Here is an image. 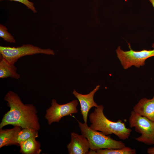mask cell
Wrapping results in <instances>:
<instances>
[{"label": "cell", "instance_id": "cell-20", "mask_svg": "<svg viewBox=\"0 0 154 154\" xmlns=\"http://www.w3.org/2000/svg\"><path fill=\"white\" fill-rule=\"evenodd\" d=\"M152 47L153 48H154V43H153L152 45Z\"/></svg>", "mask_w": 154, "mask_h": 154}, {"label": "cell", "instance_id": "cell-12", "mask_svg": "<svg viewBox=\"0 0 154 154\" xmlns=\"http://www.w3.org/2000/svg\"><path fill=\"white\" fill-rule=\"evenodd\" d=\"M35 137H32L21 143L19 145L20 151L24 154H39L41 151L40 143Z\"/></svg>", "mask_w": 154, "mask_h": 154}, {"label": "cell", "instance_id": "cell-4", "mask_svg": "<svg viewBox=\"0 0 154 154\" xmlns=\"http://www.w3.org/2000/svg\"><path fill=\"white\" fill-rule=\"evenodd\" d=\"M0 55L11 64L15 63L20 58L27 56L41 54L54 55L53 50L44 49L31 44H23L17 47L0 46Z\"/></svg>", "mask_w": 154, "mask_h": 154}, {"label": "cell", "instance_id": "cell-11", "mask_svg": "<svg viewBox=\"0 0 154 154\" xmlns=\"http://www.w3.org/2000/svg\"><path fill=\"white\" fill-rule=\"evenodd\" d=\"M17 68L14 64H11L0 55V78L10 77L16 79H19L20 75L17 72Z\"/></svg>", "mask_w": 154, "mask_h": 154}, {"label": "cell", "instance_id": "cell-14", "mask_svg": "<svg viewBox=\"0 0 154 154\" xmlns=\"http://www.w3.org/2000/svg\"><path fill=\"white\" fill-rule=\"evenodd\" d=\"M38 130L35 129L30 128L22 129L16 134L11 145L19 146L21 143L31 137H38Z\"/></svg>", "mask_w": 154, "mask_h": 154}, {"label": "cell", "instance_id": "cell-10", "mask_svg": "<svg viewBox=\"0 0 154 154\" xmlns=\"http://www.w3.org/2000/svg\"><path fill=\"white\" fill-rule=\"evenodd\" d=\"M133 110L154 121V97L151 99H141L133 107Z\"/></svg>", "mask_w": 154, "mask_h": 154}, {"label": "cell", "instance_id": "cell-5", "mask_svg": "<svg viewBox=\"0 0 154 154\" xmlns=\"http://www.w3.org/2000/svg\"><path fill=\"white\" fill-rule=\"evenodd\" d=\"M129 126L140 133L136 140L145 144H154V121L142 116L133 110L129 119Z\"/></svg>", "mask_w": 154, "mask_h": 154}, {"label": "cell", "instance_id": "cell-9", "mask_svg": "<svg viewBox=\"0 0 154 154\" xmlns=\"http://www.w3.org/2000/svg\"><path fill=\"white\" fill-rule=\"evenodd\" d=\"M71 140L67 146L69 154H88L90 145L88 140L83 135L75 132L70 133Z\"/></svg>", "mask_w": 154, "mask_h": 154}, {"label": "cell", "instance_id": "cell-1", "mask_svg": "<svg viewBox=\"0 0 154 154\" xmlns=\"http://www.w3.org/2000/svg\"><path fill=\"white\" fill-rule=\"evenodd\" d=\"M4 100L10 110L3 116L0 129L9 125L19 126L22 129H40L37 111L33 105L24 104L18 94L11 91L6 94Z\"/></svg>", "mask_w": 154, "mask_h": 154}, {"label": "cell", "instance_id": "cell-13", "mask_svg": "<svg viewBox=\"0 0 154 154\" xmlns=\"http://www.w3.org/2000/svg\"><path fill=\"white\" fill-rule=\"evenodd\" d=\"M13 128L0 130V148L10 145L17 133L22 129L18 126Z\"/></svg>", "mask_w": 154, "mask_h": 154}, {"label": "cell", "instance_id": "cell-17", "mask_svg": "<svg viewBox=\"0 0 154 154\" xmlns=\"http://www.w3.org/2000/svg\"><path fill=\"white\" fill-rule=\"evenodd\" d=\"M3 1L4 0H0ZM10 1H13L20 2L25 5L28 8L31 9L34 13L37 12V10L34 6L33 3L30 1L29 0H6Z\"/></svg>", "mask_w": 154, "mask_h": 154}, {"label": "cell", "instance_id": "cell-3", "mask_svg": "<svg viewBox=\"0 0 154 154\" xmlns=\"http://www.w3.org/2000/svg\"><path fill=\"white\" fill-rule=\"evenodd\" d=\"M81 133L88 141L90 150L96 151L105 149L121 148L125 147L124 143L107 136L101 132L91 129L87 123H82L76 119Z\"/></svg>", "mask_w": 154, "mask_h": 154}, {"label": "cell", "instance_id": "cell-2", "mask_svg": "<svg viewBox=\"0 0 154 154\" xmlns=\"http://www.w3.org/2000/svg\"><path fill=\"white\" fill-rule=\"evenodd\" d=\"M104 109L102 105H98L89 114V118L91 123L89 127L107 135L114 134L120 139H128L131 129L126 127L125 123L121 120L114 122L109 120L104 113Z\"/></svg>", "mask_w": 154, "mask_h": 154}, {"label": "cell", "instance_id": "cell-7", "mask_svg": "<svg viewBox=\"0 0 154 154\" xmlns=\"http://www.w3.org/2000/svg\"><path fill=\"white\" fill-rule=\"evenodd\" d=\"M51 104V106L46 110L45 116L49 125L53 122H59L62 117L78 112L77 106L78 103L76 100L66 104H60L53 99Z\"/></svg>", "mask_w": 154, "mask_h": 154}, {"label": "cell", "instance_id": "cell-8", "mask_svg": "<svg viewBox=\"0 0 154 154\" xmlns=\"http://www.w3.org/2000/svg\"><path fill=\"white\" fill-rule=\"evenodd\" d=\"M100 85L96 88L89 93L82 94L78 93L74 90L72 94L79 100L80 105L81 114L84 122L87 123L88 112L93 107H97L98 105L94 101V97L95 93L99 90Z\"/></svg>", "mask_w": 154, "mask_h": 154}, {"label": "cell", "instance_id": "cell-22", "mask_svg": "<svg viewBox=\"0 0 154 154\" xmlns=\"http://www.w3.org/2000/svg\"></svg>", "mask_w": 154, "mask_h": 154}, {"label": "cell", "instance_id": "cell-21", "mask_svg": "<svg viewBox=\"0 0 154 154\" xmlns=\"http://www.w3.org/2000/svg\"><path fill=\"white\" fill-rule=\"evenodd\" d=\"M153 97H154V96Z\"/></svg>", "mask_w": 154, "mask_h": 154}, {"label": "cell", "instance_id": "cell-18", "mask_svg": "<svg viewBox=\"0 0 154 154\" xmlns=\"http://www.w3.org/2000/svg\"><path fill=\"white\" fill-rule=\"evenodd\" d=\"M147 151L149 154H154V147L148 148Z\"/></svg>", "mask_w": 154, "mask_h": 154}, {"label": "cell", "instance_id": "cell-19", "mask_svg": "<svg viewBox=\"0 0 154 154\" xmlns=\"http://www.w3.org/2000/svg\"><path fill=\"white\" fill-rule=\"evenodd\" d=\"M154 8V0H148Z\"/></svg>", "mask_w": 154, "mask_h": 154}, {"label": "cell", "instance_id": "cell-6", "mask_svg": "<svg viewBox=\"0 0 154 154\" xmlns=\"http://www.w3.org/2000/svg\"><path fill=\"white\" fill-rule=\"evenodd\" d=\"M129 50L125 51L118 46L116 50L117 57L123 68L127 69L132 66L137 68L143 66L147 58L154 56V48L151 50H143L136 51L132 50L128 43Z\"/></svg>", "mask_w": 154, "mask_h": 154}, {"label": "cell", "instance_id": "cell-16", "mask_svg": "<svg viewBox=\"0 0 154 154\" xmlns=\"http://www.w3.org/2000/svg\"><path fill=\"white\" fill-rule=\"evenodd\" d=\"M0 37L5 41L10 43H15L16 41L14 37L7 31V28L0 24Z\"/></svg>", "mask_w": 154, "mask_h": 154}, {"label": "cell", "instance_id": "cell-15", "mask_svg": "<svg viewBox=\"0 0 154 154\" xmlns=\"http://www.w3.org/2000/svg\"><path fill=\"white\" fill-rule=\"evenodd\" d=\"M96 154H135L136 150L134 149L125 147L114 149H105L96 151Z\"/></svg>", "mask_w": 154, "mask_h": 154}]
</instances>
